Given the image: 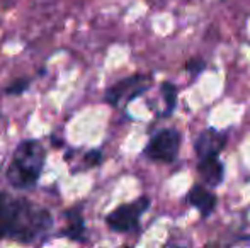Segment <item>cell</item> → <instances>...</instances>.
Here are the masks:
<instances>
[{
    "label": "cell",
    "mask_w": 250,
    "mask_h": 248,
    "mask_svg": "<svg viewBox=\"0 0 250 248\" xmlns=\"http://www.w3.org/2000/svg\"><path fill=\"white\" fill-rule=\"evenodd\" d=\"M51 228L53 216L48 209L0 191V240L33 243L46 236Z\"/></svg>",
    "instance_id": "1"
},
{
    "label": "cell",
    "mask_w": 250,
    "mask_h": 248,
    "mask_svg": "<svg viewBox=\"0 0 250 248\" xmlns=\"http://www.w3.org/2000/svg\"><path fill=\"white\" fill-rule=\"evenodd\" d=\"M44 160H46V152L40 141L36 139L21 141L7 169L9 184L19 191L34 187L43 173Z\"/></svg>",
    "instance_id": "2"
},
{
    "label": "cell",
    "mask_w": 250,
    "mask_h": 248,
    "mask_svg": "<svg viewBox=\"0 0 250 248\" xmlns=\"http://www.w3.org/2000/svg\"><path fill=\"white\" fill-rule=\"evenodd\" d=\"M150 208V199L148 197H140L136 201L129 202V204H123L112 212L105 216V223L107 226L116 233H129L133 229L138 228L140 218L148 211Z\"/></svg>",
    "instance_id": "3"
},
{
    "label": "cell",
    "mask_w": 250,
    "mask_h": 248,
    "mask_svg": "<svg viewBox=\"0 0 250 248\" xmlns=\"http://www.w3.org/2000/svg\"><path fill=\"white\" fill-rule=\"evenodd\" d=\"M181 148V134L175 129H162L151 136L145 148V156L153 162L172 163Z\"/></svg>",
    "instance_id": "4"
},
{
    "label": "cell",
    "mask_w": 250,
    "mask_h": 248,
    "mask_svg": "<svg viewBox=\"0 0 250 248\" xmlns=\"http://www.w3.org/2000/svg\"><path fill=\"white\" fill-rule=\"evenodd\" d=\"M148 83H150V78L145 75L128 76V78L114 83L111 89H107V92H105V102L114 107L131 102L135 97L142 95V94L148 89L150 87Z\"/></svg>",
    "instance_id": "5"
},
{
    "label": "cell",
    "mask_w": 250,
    "mask_h": 248,
    "mask_svg": "<svg viewBox=\"0 0 250 248\" xmlns=\"http://www.w3.org/2000/svg\"><path fill=\"white\" fill-rule=\"evenodd\" d=\"M225 145H227V134L216 131V129H206L198 136L194 150L201 160L208 158V156H218L225 148Z\"/></svg>",
    "instance_id": "6"
},
{
    "label": "cell",
    "mask_w": 250,
    "mask_h": 248,
    "mask_svg": "<svg viewBox=\"0 0 250 248\" xmlns=\"http://www.w3.org/2000/svg\"><path fill=\"white\" fill-rule=\"evenodd\" d=\"M63 218L66 219V226L60 231V236H66V238L75 240V242H83V238H85V223H83L80 206H75V208L65 211Z\"/></svg>",
    "instance_id": "7"
},
{
    "label": "cell",
    "mask_w": 250,
    "mask_h": 248,
    "mask_svg": "<svg viewBox=\"0 0 250 248\" xmlns=\"http://www.w3.org/2000/svg\"><path fill=\"white\" fill-rule=\"evenodd\" d=\"M198 172L204 184L209 187H218L223 182L225 177V167L223 163L218 160V156H208V158H201L198 163Z\"/></svg>",
    "instance_id": "8"
},
{
    "label": "cell",
    "mask_w": 250,
    "mask_h": 248,
    "mask_svg": "<svg viewBox=\"0 0 250 248\" xmlns=\"http://www.w3.org/2000/svg\"><path fill=\"white\" fill-rule=\"evenodd\" d=\"M188 201H189V204L198 209L203 218H206V216H209L211 212H213L214 206H216V195L208 191L206 187L194 186L189 191Z\"/></svg>",
    "instance_id": "9"
},
{
    "label": "cell",
    "mask_w": 250,
    "mask_h": 248,
    "mask_svg": "<svg viewBox=\"0 0 250 248\" xmlns=\"http://www.w3.org/2000/svg\"><path fill=\"white\" fill-rule=\"evenodd\" d=\"M162 94H164L165 104H167V111H165V114H167V116H170L172 111H174V107H175V99H177V89H175L174 83L165 82V83H162Z\"/></svg>",
    "instance_id": "10"
},
{
    "label": "cell",
    "mask_w": 250,
    "mask_h": 248,
    "mask_svg": "<svg viewBox=\"0 0 250 248\" xmlns=\"http://www.w3.org/2000/svg\"><path fill=\"white\" fill-rule=\"evenodd\" d=\"M27 89H29V80L27 78H17V80H14L9 87H7L5 92L10 94V95H21V94H24Z\"/></svg>",
    "instance_id": "11"
},
{
    "label": "cell",
    "mask_w": 250,
    "mask_h": 248,
    "mask_svg": "<svg viewBox=\"0 0 250 248\" xmlns=\"http://www.w3.org/2000/svg\"><path fill=\"white\" fill-rule=\"evenodd\" d=\"M101 160H102V155H101V152H97V150L85 153V162H87V165L96 167V165H99V163H101Z\"/></svg>",
    "instance_id": "12"
}]
</instances>
